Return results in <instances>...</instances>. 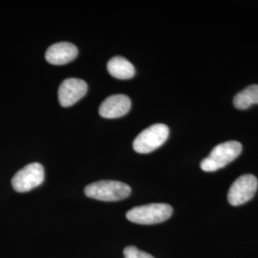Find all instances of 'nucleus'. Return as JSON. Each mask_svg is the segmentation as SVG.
<instances>
[{"mask_svg": "<svg viewBox=\"0 0 258 258\" xmlns=\"http://www.w3.org/2000/svg\"><path fill=\"white\" fill-rule=\"evenodd\" d=\"M131 108V101L125 95H112L102 102L99 113L102 118L116 119L128 113Z\"/></svg>", "mask_w": 258, "mask_h": 258, "instance_id": "8", "label": "nucleus"}, {"mask_svg": "<svg viewBox=\"0 0 258 258\" xmlns=\"http://www.w3.org/2000/svg\"><path fill=\"white\" fill-rule=\"evenodd\" d=\"M169 129L164 123H156L142 131L133 142V148L141 154H148L165 144Z\"/></svg>", "mask_w": 258, "mask_h": 258, "instance_id": "4", "label": "nucleus"}, {"mask_svg": "<svg viewBox=\"0 0 258 258\" xmlns=\"http://www.w3.org/2000/svg\"><path fill=\"white\" fill-rule=\"evenodd\" d=\"M258 104V85H249L238 93L233 99V105L239 110L248 109L251 105Z\"/></svg>", "mask_w": 258, "mask_h": 258, "instance_id": "11", "label": "nucleus"}, {"mask_svg": "<svg viewBox=\"0 0 258 258\" xmlns=\"http://www.w3.org/2000/svg\"><path fill=\"white\" fill-rule=\"evenodd\" d=\"M44 180V168L39 163H32L24 166L12 179L15 190L27 192L42 184Z\"/></svg>", "mask_w": 258, "mask_h": 258, "instance_id": "5", "label": "nucleus"}, {"mask_svg": "<svg viewBox=\"0 0 258 258\" xmlns=\"http://www.w3.org/2000/svg\"><path fill=\"white\" fill-rule=\"evenodd\" d=\"M123 255L124 258H155L134 246H128L123 249Z\"/></svg>", "mask_w": 258, "mask_h": 258, "instance_id": "12", "label": "nucleus"}, {"mask_svg": "<svg viewBox=\"0 0 258 258\" xmlns=\"http://www.w3.org/2000/svg\"><path fill=\"white\" fill-rule=\"evenodd\" d=\"M242 145L237 141L225 142L213 148L210 155L201 162V168L206 172H214L229 165L239 156Z\"/></svg>", "mask_w": 258, "mask_h": 258, "instance_id": "1", "label": "nucleus"}, {"mask_svg": "<svg viewBox=\"0 0 258 258\" xmlns=\"http://www.w3.org/2000/svg\"><path fill=\"white\" fill-rule=\"evenodd\" d=\"M258 181L256 177L251 174L240 176L236 179L228 192V201L231 206H241L249 202L256 194Z\"/></svg>", "mask_w": 258, "mask_h": 258, "instance_id": "6", "label": "nucleus"}, {"mask_svg": "<svg viewBox=\"0 0 258 258\" xmlns=\"http://www.w3.org/2000/svg\"><path fill=\"white\" fill-rule=\"evenodd\" d=\"M109 74L119 80H130L135 76V68L126 58L122 56H114L107 63Z\"/></svg>", "mask_w": 258, "mask_h": 258, "instance_id": "10", "label": "nucleus"}, {"mask_svg": "<svg viewBox=\"0 0 258 258\" xmlns=\"http://www.w3.org/2000/svg\"><path fill=\"white\" fill-rule=\"evenodd\" d=\"M79 54L77 46L70 42H57L49 47L45 58L50 64H67L74 60Z\"/></svg>", "mask_w": 258, "mask_h": 258, "instance_id": "9", "label": "nucleus"}, {"mask_svg": "<svg viewBox=\"0 0 258 258\" xmlns=\"http://www.w3.org/2000/svg\"><path fill=\"white\" fill-rule=\"evenodd\" d=\"M87 90V83L83 80L75 78L66 79L58 88V102L61 106L69 107L83 99Z\"/></svg>", "mask_w": 258, "mask_h": 258, "instance_id": "7", "label": "nucleus"}, {"mask_svg": "<svg viewBox=\"0 0 258 258\" xmlns=\"http://www.w3.org/2000/svg\"><path fill=\"white\" fill-rule=\"evenodd\" d=\"M84 194L89 197L100 201L115 202L127 198L131 194V187L128 184L119 181H99L88 184Z\"/></svg>", "mask_w": 258, "mask_h": 258, "instance_id": "2", "label": "nucleus"}, {"mask_svg": "<svg viewBox=\"0 0 258 258\" xmlns=\"http://www.w3.org/2000/svg\"><path fill=\"white\" fill-rule=\"evenodd\" d=\"M172 212V207L167 204H148L131 209L126 212V218L135 224L155 225L169 219Z\"/></svg>", "mask_w": 258, "mask_h": 258, "instance_id": "3", "label": "nucleus"}]
</instances>
